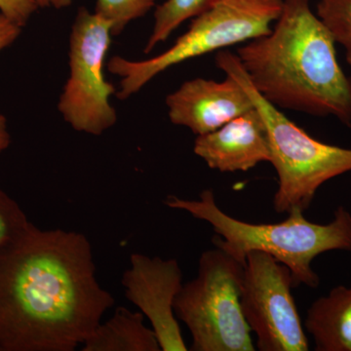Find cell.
<instances>
[{
    "label": "cell",
    "mask_w": 351,
    "mask_h": 351,
    "mask_svg": "<svg viewBox=\"0 0 351 351\" xmlns=\"http://www.w3.org/2000/svg\"><path fill=\"white\" fill-rule=\"evenodd\" d=\"M219 69L237 77L262 115L267 132L271 160L278 177L274 208L278 213L306 211L322 184L351 171V149L325 144L311 137L258 94L237 55L219 51Z\"/></svg>",
    "instance_id": "cell-4"
},
{
    "label": "cell",
    "mask_w": 351,
    "mask_h": 351,
    "mask_svg": "<svg viewBox=\"0 0 351 351\" xmlns=\"http://www.w3.org/2000/svg\"><path fill=\"white\" fill-rule=\"evenodd\" d=\"M22 32V27L0 13V52L15 43Z\"/></svg>",
    "instance_id": "cell-19"
},
{
    "label": "cell",
    "mask_w": 351,
    "mask_h": 351,
    "mask_svg": "<svg viewBox=\"0 0 351 351\" xmlns=\"http://www.w3.org/2000/svg\"><path fill=\"white\" fill-rule=\"evenodd\" d=\"M121 282L127 300L151 323L160 350H189L174 309L176 298L184 285L178 261L132 254L130 267L124 272Z\"/></svg>",
    "instance_id": "cell-9"
},
{
    "label": "cell",
    "mask_w": 351,
    "mask_h": 351,
    "mask_svg": "<svg viewBox=\"0 0 351 351\" xmlns=\"http://www.w3.org/2000/svg\"><path fill=\"white\" fill-rule=\"evenodd\" d=\"M82 233L32 225L0 254V351H73L114 306Z\"/></svg>",
    "instance_id": "cell-1"
},
{
    "label": "cell",
    "mask_w": 351,
    "mask_h": 351,
    "mask_svg": "<svg viewBox=\"0 0 351 351\" xmlns=\"http://www.w3.org/2000/svg\"><path fill=\"white\" fill-rule=\"evenodd\" d=\"M83 351H159L154 330L145 326L142 313L119 306L83 343Z\"/></svg>",
    "instance_id": "cell-13"
},
{
    "label": "cell",
    "mask_w": 351,
    "mask_h": 351,
    "mask_svg": "<svg viewBox=\"0 0 351 351\" xmlns=\"http://www.w3.org/2000/svg\"><path fill=\"white\" fill-rule=\"evenodd\" d=\"M32 225L20 205L0 189V254L15 246Z\"/></svg>",
    "instance_id": "cell-17"
},
{
    "label": "cell",
    "mask_w": 351,
    "mask_h": 351,
    "mask_svg": "<svg viewBox=\"0 0 351 351\" xmlns=\"http://www.w3.org/2000/svg\"><path fill=\"white\" fill-rule=\"evenodd\" d=\"M39 8L52 7L55 9H63L71 6L73 0H36Z\"/></svg>",
    "instance_id": "cell-21"
},
{
    "label": "cell",
    "mask_w": 351,
    "mask_h": 351,
    "mask_svg": "<svg viewBox=\"0 0 351 351\" xmlns=\"http://www.w3.org/2000/svg\"><path fill=\"white\" fill-rule=\"evenodd\" d=\"M112 36L108 21L80 8L69 39V77L58 105L75 131L100 136L117 123L110 101L115 87L104 73Z\"/></svg>",
    "instance_id": "cell-7"
},
{
    "label": "cell",
    "mask_w": 351,
    "mask_h": 351,
    "mask_svg": "<svg viewBox=\"0 0 351 351\" xmlns=\"http://www.w3.org/2000/svg\"><path fill=\"white\" fill-rule=\"evenodd\" d=\"M304 328L316 351H351V285L337 286L307 311Z\"/></svg>",
    "instance_id": "cell-12"
},
{
    "label": "cell",
    "mask_w": 351,
    "mask_h": 351,
    "mask_svg": "<svg viewBox=\"0 0 351 351\" xmlns=\"http://www.w3.org/2000/svg\"><path fill=\"white\" fill-rule=\"evenodd\" d=\"M217 0H166L154 11V24L145 47L151 53L159 43L167 40L178 27L189 19H195L214 5Z\"/></svg>",
    "instance_id": "cell-14"
},
{
    "label": "cell",
    "mask_w": 351,
    "mask_h": 351,
    "mask_svg": "<svg viewBox=\"0 0 351 351\" xmlns=\"http://www.w3.org/2000/svg\"><path fill=\"white\" fill-rule=\"evenodd\" d=\"M10 143L11 136L8 131L6 117L0 114V154L8 149Z\"/></svg>",
    "instance_id": "cell-20"
},
{
    "label": "cell",
    "mask_w": 351,
    "mask_h": 351,
    "mask_svg": "<svg viewBox=\"0 0 351 351\" xmlns=\"http://www.w3.org/2000/svg\"><path fill=\"white\" fill-rule=\"evenodd\" d=\"M38 8L36 0H0V13L22 27Z\"/></svg>",
    "instance_id": "cell-18"
},
{
    "label": "cell",
    "mask_w": 351,
    "mask_h": 351,
    "mask_svg": "<svg viewBox=\"0 0 351 351\" xmlns=\"http://www.w3.org/2000/svg\"><path fill=\"white\" fill-rule=\"evenodd\" d=\"M193 152L221 173L246 172L271 160L269 132L255 106L217 130L196 136Z\"/></svg>",
    "instance_id": "cell-11"
},
{
    "label": "cell",
    "mask_w": 351,
    "mask_h": 351,
    "mask_svg": "<svg viewBox=\"0 0 351 351\" xmlns=\"http://www.w3.org/2000/svg\"><path fill=\"white\" fill-rule=\"evenodd\" d=\"M156 5V0H97L96 11L112 24V36H119L132 21L140 19Z\"/></svg>",
    "instance_id": "cell-16"
},
{
    "label": "cell",
    "mask_w": 351,
    "mask_h": 351,
    "mask_svg": "<svg viewBox=\"0 0 351 351\" xmlns=\"http://www.w3.org/2000/svg\"><path fill=\"white\" fill-rule=\"evenodd\" d=\"M316 15L335 43L345 48L346 61L351 66V0H320Z\"/></svg>",
    "instance_id": "cell-15"
},
{
    "label": "cell",
    "mask_w": 351,
    "mask_h": 351,
    "mask_svg": "<svg viewBox=\"0 0 351 351\" xmlns=\"http://www.w3.org/2000/svg\"><path fill=\"white\" fill-rule=\"evenodd\" d=\"M164 204L188 212L212 226L217 234L215 246L243 265L251 252H263L276 258L291 270L295 287L319 286V276L311 267L317 256L334 250L351 252V214L343 206L336 210L331 223L320 225L308 221L301 209L291 210L287 219L280 223L240 221L218 206L212 189L201 191L195 200L169 195Z\"/></svg>",
    "instance_id": "cell-3"
},
{
    "label": "cell",
    "mask_w": 351,
    "mask_h": 351,
    "mask_svg": "<svg viewBox=\"0 0 351 351\" xmlns=\"http://www.w3.org/2000/svg\"><path fill=\"white\" fill-rule=\"evenodd\" d=\"M223 82L195 78L168 95L171 122L186 127L196 136L205 135L254 108L250 96L234 76Z\"/></svg>",
    "instance_id": "cell-10"
},
{
    "label": "cell",
    "mask_w": 351,
    "mask_h": 351,
    "mask_svg": "<svg viewBox=\"0 0 351 351\" xmlns=\"http://www.w3.org/2000/svg\"><path fill=\"white\" fill-rule=\"evenodd\" d=\"M244 267L217 247L201 254L197 276L182 285L174 304L191 332V350H255L240 302Z\"/></svg>",
    "instance_id": "cell-6"
},
{
    "label": "cell",
    "mask_w": 351,
    "mask_h": 351,
    "mask_svg": "<svg viewBox=\"0 0 351 351\" xmlns=\"http://www.w3.org/2000/svg\"><path fill=\"white\" fill-rule=\"evenodd\" d=\"M309 0H283L271 31L237 50L251 84L272 105L337 117L351 128V78Z\"/></svg>",
    "instance_id": "cell-2"
},
{
    "label": "cell",
    "mask_w": 351,
    "mask_h": 351,
    "mask_svg": "<svg viewBox=\"0 0 351 351\" xmlns=\"http://www.w3.org/2000/svg\"><path fill=\"white\" fill-rule=\"evenodd\" d=\"M291 270L276 258L251 252L246 258L242 282V311L261 351H307L308 339L302 326L292 288Z\"/></svg>",
    "instance_id": "cell-8"
},
{
    "label": "cell",
    "mask_w": 351,
    "mask_h": 351,
    "mask_svg": "<svg viewBox=\"0 0 351 351\" xmlns=\"http://www.w3.org/2000/svg\"><path fill=\"white\" fill-rule=\"evenodd\" d=\"M282 7L283 0H217L162 54L143 61L112 57L108 69L121 78L117 97L126 100L176 64L269 34Z\"/></svg>",
    "instance_id": "cell-5"
}]
</instances>
